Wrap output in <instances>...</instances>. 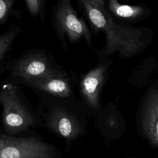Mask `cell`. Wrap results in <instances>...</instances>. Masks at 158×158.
Masks as SVG:
<instances>
[{
    "mask_svg": "<svg viewBox=\"0 0 158 158\" xmlns=\"http://www.w3.org/2000/svg\"><path fill=\"white\" fill-rule=\"evenodd\" d=\"M99 62L82 75L79 84L82 99L89 109L96 114L103 107L101 102V94L110 76L113 60L106 59Z\"/></svg>",
    "mask_w": 158,
    "mask_h": 158,
    "instance_id": "cell-7",
    "label": "cell"
},
{
    "mask_svg": "<svg viewBox=\"0 0 158 158\" xmlns=\"http://www.w3.org/2000/svg\"><path fill=\"white\" fill-rule=\"evenodd\" d=\"M20 31V27L12 25L5 33L0 35V62L7 56L16 36Z\"/></svg>",
    "mask_w": 158,
    "mask_h": 158,
    "instance_id": "cell-13",
    "label": "cell"
},
{
    "mask_svg": "<svg viewBox=\"0 0 158 158\" xmlns=\"http://www.w3.org/2000/svg\"><path fill=\"white\" fill-rule=\"evenodd\" d=\"M51 17L56 35L63 46L66 38L71 44L83 39L88 46H92L89 29L85 20L78 16L69 0L58 1L53 7Z\"/></svg>",
    "mask_w": 158,
    "mask_h": 158,
    "instance_id": "cell-3",
    "label": "cell"
},
{
    "mask_svg": "<svg viewBox=\"0 0 158 158\" xmlns=\"http://www.w3.org/2000/svg\"><path fill=\"white\" fill-rule=\"evenodd\" d=\"M0 104L2 107L1 123L6 135L15 136L38 125L37 118L11 83L0 86Z\"/></svg>",
    "mask_w": 158,
    "mask_h": 158,
    "instance_id": "cell-2",
    "label": "cell"
},
{
    "mask_svg": "<svg viewBox=\"0 0 158 158\" xmlns=\"http://www.w3.org/2000/svg\"><path fill=\"white\" fill-rule=\"evenodd\" d=\"M106 7L110 15L118 23H136L149 17L151 9L145 4H125L117 0H109Z\"/></svg>",
    "mask_w": 158,
    "mask_h": 158,
    "instance_id": "cell-10",
    "label": "cell"
},
{
    "mask_svg": "<svg viewBox=\"0 0 158 158\" xmlns=\"http://www.w3.org/2000/svg\"><path fill=\"white\" fill-rule=\"evenodd\" d=\"M0 158H62L53 145L36 137L0 133Z\"/></svg>",
    "mask_w": 158,
    "mask_h": 158,
    "instance_id": "cell-4",
    "label": "cell"
},
{
    "mask_svg": "<svg viewBox=\"0 0 158 158\" xmlns=\"http://www.w3.org/2000/svg\"><path fill=\"white\" fill-rule=\"evenodd\" d=\"M46 127L52 132L59 136L69 144L81 136L84 128L72 114L62 109H54L46 119Z\"/></svg>",
    "mask_w": 158,
    "mask_h": 158,
    "instance_id": "cell-8",
    "label": "cell"
},
{
    "mask_svg": "<svg viewBox=\"0 0 158 158\" xmlns=\"http://www.w3.org/2000/svg\"><path fill=\"white\" fill-rule=\"evenodd\" d=\"M9 75L27 83L41 78L65 76L67 73L52 64L45 54L34 52L20 56L10 67Z\"/></svg>",
    "mask_w": 158,
    "mask_h": 158,
    "instance_id": "cell-5",
    "label": "cell"
},
{
    "mask_svg": "<svg viewBox=\"0 0 158 158\" xmlns=\"http://www.w3.org/2000/svg\"><path fill=\"white\" fill-rule=\"evenodd\" d=\"M158 80V59L150 56L136 65L126 81L127 88L140 90Z\"/></svg>",
    "mask_w": 158,
    "mask_h": 158,
    "instance_id": "cell-9",
    "label": "cell"
},
{
    "mask_svg": "<svg viewBox=\"0 0 158 158\" xmlns=\"http://www.w3.org/2000/svg\"><path fill=\"white\" fill-rule=\"evenodd\" d=\"M15 0H0V25L7 20L13 10Z\"/></svg>",
    "mask_w": 158,
    "mask_h": 158,
    "instance_id": "cell-15",
    "label": "cell"
},
{
    "mask_svg": "<svg viewBox=\"0 0 158 158\" xmlns=\"http://www.w3.org/2000/svg\"><path fill=\"white\" fill-rule=\"evenodd\" d=\"M79 7L93 30L101 31L106 43L94 52L99 60L117 54L122 59H131L144 51L152 42L153 29L146 27H134L118 23L110 15L104 0H80Z\"/></svg>",
    "mask_w": 158,
    "mask_h": 158,
    "instance_id": "cell-1",
    "label": "cell"
},
{
    "mask_svg": "<svg viewBox=\"0 0 158 158\" xmlns=\"http://www.w3.org/2000/svg\"><path fill=\"white\" fill-rule=\"evenodd\" d=\"M25 4L30 14L33 17H40L43 23L44 20V7L46 1L44 0H25Z\"/></svg>",
    "mask_w": 158,
    "mask_h": 158,
    "instance_id": "cell-14",
    "label": "cell"
},
{
    "mask_svg": "<svg viewBox=\"0 0 158 158\" xmlns=\"http://www.w3.org/2000/svg\"><path fill=\"white\" fill-rule=\"evenodd\" d=\"M26 84L60 98H69L73 93L72 85L67 75L41 78Z\"/></svg>",
    "mask_w": 158,
    "mask_h": 158,
    "instance_id": "cell-12",
    "label": "cell"
},
{
    "mask_svg": "<svg viewBox=\"0 0 158 158\" xmlns=\"http://www.w3.org/2000/svg\"><path fill=\"white\" fill-rule=\"evenodd\" d=\"M135 117L138 130L158 148V80L147 87L140 97Z\"/></svg>",
    "mask_w": 158,
    "mask_h": 158,
    "instance_id": "cell-6",
    "label": "cell"
},
{
    "mask_svg": "<svg viewBox=\"0 0 158 158\" xmlns=\"http://www.w3.org/2000/svg\"><path fill=\"white\" fill-rule=\"evenodd\" d=\"M98 125L106 138L122 134L125 128L124 117L113 102L107 103L98 112Z\"/></svg>",
    "mask_w": 158,
    "mask_h": 158,
    "instance_id": "cell-11",
    "label": "cell"
}]
</instances>
